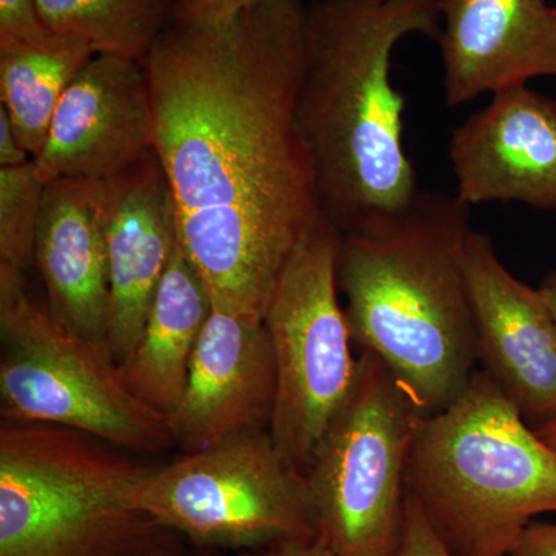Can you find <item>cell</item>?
<instances>
[{
	"instance_id": "6da1fadb",
	"label": "cell",
	"mask_w": 556,
	"mask_h": 556,
	"mask_svg": "<svg viewBox=\"0 0 556 556\" xmlns=\"http://www.w3.org/2000/svg\"><path fill=\"white\" fill-rule=\"evenodd\" d=\"M306 17L302 0H260L169 22L144 61L179 244L214 306L249 320L321 214L298 121Z\"/></svg>"
},
{
	"instance_id": "7a4b0ae2",
	"label": "cell",
	"mask_w": 556,
	"mask_h": 556,
	"mask_svg": "<svg viewBox=\"0 0 556 556\" xmlns=\"http://www.w3.org/2000/svg\"><path fill=\"white\" fill-rule=\"evenodd\" d=\"M438 0H317L306 17L298 121L320 211L348 233L404 211L420 192L404 146L405 94L391 56L413 33L438 38Z\"/></svg>"
},
{
	"instance_id": "3957f363",
	"label": "cell",
	"mask_w": 556,
	"mask_h": 556,
	"mask_svg": "<svg viewBox=\"0 0 556 556\" xmlns=\"http://www.w3.org/2000/svg\"><path fill=\"white\" fill-rule=\"evenodd\" d=\"M470 232V206L420 190L404 211L342 233L338 285L353 343L426 416L452 405L478 369L464 266Z\"/></svg>"
},
{
	"instance_id": "277c9868",
	"label": "cell",
	"mask_w": 556,
	"mask_h": 556,
	"mask_svg": "<svg viewBox=\"0 0 556 556\" xmlns=\"http://www.w3.org/2000/svg\"><path fill=\"white\" fill-rule=\"evenodd\" d=\"M407 492L455 556H508L556 514V453L486 372L417 430Z\"/></svg>"
},
{
	"instance_id": "5b68a950",
	"label": "cell",
	"mask_w": 556,
	"mask_h": 556,
	"mask_svg": "<svg viewBox=\"0 0 556 556\" xmlns=\"http://www.w3.org/2000/svg\"><path fill=\"white\" fill-rule=\"evenodd\" d=\"M73 428L2 422L0 556H149L175 533L126 496L153 466Z\"/></svg>"
},
{
	"instance_id": "8992f818",
	"label": "cell",
	"mask_w": 556,
	"mask_h": 556,
	"mask_svg": "<svg viewBox=\"0 0 556 556\" xmlns=\"http://www.w3.org/2000/svg\"><path fill=\"white\" fill-rule=\"evenodd\" d=\"M2 422L73 428L126 452L177 447L169 417L124 382L109 348L73 331L25 288L22 270L0 265Z\"/></svg>"
},
{
	"instance_id": "52a82bcc",
	"label": "cell",
	"mask_w": 556,
	"mask_h": 556,
	"mask_svg": "<svg viewBox=\"0 0 556 556\" xmlns=\"http://www.w3.org/2000/svg\"><path fill=\"white\" fill-rule=\"evenodd\" d=\"M126 500L201 546L258 548L320 536L308 477L269 430L240 431L153 466Z\"/></svg>"
},
{
	"instance_id": "ba28073f",
	"label": "cell",
	"mask_w": 556,
	"mask_h": 556,
	"mask_svg": "<svg viewBox=\"0 0 556 556\" xmlns=\"http://www.w3.org/2000/svg\"><path fill=\"white\" fill-rule=\"evenodd\" d=\"M354 386L306 470L320 535L338 556H397L409 452L426 419L378 357L361 351Z\"/></svg>"
},
{
	"instance_id": "9c48e42d",
	"label": "cell",
	"mask_w": 556,
	"mask_h": 556,
	"mask_svg": "<svg viewBox=\"0 0 556 556\" xmlns=\"http://www.w3.org/2000/svg\"><path fill=\"white\" fill-rule=\"evenodd\" d=\"M340 244L342 232L320 214L289 254L263 316L277 367L269 431L305 473L357 375L339 300Z\"/></svg>"
},
{
	"instance_id": "30bf717a",
	"label": "cell",
	"mask_w": 556,
	"mask_h": 556,
	"mask_svg": "<svg viewBox=\"0 0 556 556\" xmlns=\"http://www.w3.org/2000/svg\"><path fill=\"white\" fill-rule=\"evenodd\" d=\"M464 266L482 371L541 427L556 417V318L538 288L504 266L486 233H468Z\"/></svg>"
},
{
	"instance_id": "8fae6325",
	"label": "cell",
	"mask_w": 556,
	"mask_h": 556,
	"mask_svg": "<svg viewBox=\"0 0 556 556\" xmlns=\"http://www.w3.org/2000/svg\"><path fill=\"white\" fill-rule=\"evenodd\" d=\"M155 150V115L144 64L97 54L80 70L54 112L39 177L102 181Z\"/></svg>"
},
{
	"instance_id": "7c38bea8",
	"label": "cell",
	"mask_w": 556,
	"mask_h": 556,
	"mask_svg": "<svg viewBox=\"0 0 556 556\" xmlns=\"http://www.w3.org/2000/svg\"><path fill=\"white\" fill-rule=\"evenodd\" d=\"M109 262L108 348L116 364L134 353L179 243L174 199L155 150L97 181Z\"/></svg>"
},
{
	"instance_id": "4fadbf2b",
	"label": "cell",
	"mask_w": 556,
	"mask_h": 556,
	"mask_svg": "<svg viewBox=\"0 0 556 556\" xmlns=\"http://www.w3.org/2000/svg\"><path fill=\"white\" fill-rule=\"evenodd\" d=\"M450 163L467 206L556 211V100L527 84L497 91L453 130Z\"/></svg>"
},
{
	"instance_id": "5bb4252c",
	"label": "cell",
	"mask_w": 556,
	"mask_h": 556,
	"mask_svg": "<svg viewBox=\"0 0 556 556\" xmlns=\"http://www.w3.org/2000/svg\"><path fill=\"white\" fill-rule=\"evenodd\" d=\"M277 367L265 324L214 306L169 424L177 447L203 450L230 434L269 430Z\"/></svg>"
},
{
	"instance_id": "9a60e30c",
	"label": "cell",
	"mask_w": 556,
	"mask_h": 556,
	"mask_svg": "<svg viewBox=\"0 0 556 556\" xmlns=\"http://www.w3.org/2000/svg\"><path fill=\"white\" fill-rule=\"evenodd\" d=\"M445 101L452 108L556 78V5L546 0H438Z\"/></svg>"
},
{
	"instance_id": "2e32d148",
	"label": "cell",
	"mask_w": 556,
	"mask_h": 556,
	"mask_svg": "<svg viewBox=\"0 0 556 556\" xmlns=\"http://www.w3.org/2000/svg\"><path fill=\"white\" fill-rule=\"evenodd\" d=\"M35 260L54 317L108 346L109 262L97 181L47 182Z\"/></svg>"
},
{
	"instance_id": "e0dca14e",
	"label": "cell",
	"mask_w": 556,
	"mask_h": 556,
	"mask_svg": "<svg viewBox=\"0 0 556 556\" xmlns=\"http://www.w3.org/2000/svg\"><path fill=\"white\" fill-rule=\"evenodd\" d=\"M212 309L214 302L203 278L178 243L138 345L119 365L135 396L163 415L174 412L185 393L190 364Z\"/></svg>"
},
{
	"instance_id": "ac0fdd59",
	"label": "cell",
	"mask_w": 556,
	"mask_h": 556,
	"mask_svg": "<svg viewBox=\"0 0 556 556\" xmlns=\"http://www.w3.org/2000/svg\"><path fill=\"white\" fill-rule=\"evenodd\" d=\"M97 56L86 42L50 33L35 42L0 47V94L22 148L36 159L73 79Z\"/></svg>"
},
{
	"instance_id": "d6986e66",
	"label": "cell",
	"mask_w": 556,
	"mask_h": 556,
	"mask_svg": "<svg viewBox=\"0 0 556 556\" xmlns=\"http://www.w3.org/2000/svg\"><path fill=\"white\" fill-rule=\"evenodd\" d=\"M174 0H36L47 30L86 42L94 54L144 64L170 22Z\"/></svg>"
},
{
	"instance_id": "ffe728a7",
	"label": "cell",
	"mask_w": 556,
	"mask_h": 556,
	"mask_svg": "<svg viewBox=\"0 0 556 556\" xmlns=\"http://www.w3.org/2000/svg\"><path fill=\"white\" fill-rule=\"evenodd\" d=\"M46 182L35 163L0 167V265L24 273L35 258Z\"/></svg>"
},
{
	"instance_id": "44dd1931",
	"label": "cell",
	"mask_w": 556,
	"mask_h": 556,
	"mask_svg": "<svg viewBox=\"0 0 556 556\" xmlns=\"http://www.w3.org/2000/svg\"><path fill=\"white\" fill-rule=\"evenodd\" d=\"M50 33L36 0H0V47L35 42Z\"/></svg>"
},
{
	"instance_id": "7402d4cb",
	"label": "cell",
	"mask_w": 556,
	"mask_h": 556,
	"mask_svg": "<svg viewBox=\"0 0 556 556\" xmlns=\"http://www.w3.org/2000/svg\"><path fill=\"white\" fill-rule=\"evenodd\" d=\"M397 556H455L439 540L419 504L408 492Z\"/></svg>"
},
{
	"instance_id": "603a6c76",
	"label": "cell",
	"mask_w": 556,
	"mask_h": 556,
	"mask_svg": "<svg viewBox=\"0 0 556 556\" xmlns=\"http://www.w3.org/2000/svg\"><path fill=\"white\" fill-rule=\"evenodd\" d=\"M257 2L260 0H174L170 22L193 24V22L225 20Z\"/></svg>"
},
{
	"instance_id": "cb8c5ba5",
	"label": "cell",
	"mask_w": 556,
	"mask_h": 556,
	"mask_svg": "<svg viewBox=\"0 0 556 556\" xmlns=\"http://www.w3.org/2000/svg\"><path fill=\"white\" fill-rule=\"evenodd\" d=\"M508 556H556V525L530 522Z\"/></svg>"
},
{
	"instance_id": "d4e9b609",
	"label": "cell",
	"mask_w": 556,
	"mask_h": 556,
	"mask_svg": "<svg viewBox=\"0 0 556 556\" xmlns=\"http://www.w3.org/2000/svg\"><path fill=\"white\" fill-rule=\"evenodd\" d=\"M30 153L22 148L9 112L0 108V167H16L31 161Z\"/></svg>"
},
{
	"instance_id": "484cf974",
	"label": "cell",
	"mask_w": 556,
	"mask_h": 556,
	"mask_svg": "<svg viewBox=\"0 0 556 556\" xmlns=\"http://www.w3.org/2000/svg\"><path fill=\"white\" fill-rule=\"evenodd\" d=\"M255 556H338L324 535L314 541H283Z\"/></svg>"
},
{
	"instance_id": "4316f807",
	"label": "cell",
	"mask_w": 556,
	"mask_h": 556,
	"mask_svg": "<svg viewBox=\"0 0 556 556\" xmlns=\"http://www.w3.org/2000/svg\"><path fill=\"white\" fill-rule=\"evenodd\" d=\"M538 291H540L541 298L544 299L548 309L552 311V314H554L556 318V269L548 273L546 278L541 281Z\"/></svg>"
},
{
	"instance_id": "83f0119b",
	"label": "cell",
	"mask_w": 556,
	"mask_h": 556,
	"mask_svg": "<svg viewBox=\"0 0 556 556\" xmlns=\"http://www.w3.org/2000/svg\"><path fill=\"white\" fill-rule=\"evenodd\" d=\"M541 439L556 453V417L543 426L535 428Z\"/></svg>"
},
{
	"instance_id": "f1b7e54d",
	"label": "cell",
	"mask_w": 556,
	"mask_h": 556,
	"mask_svg": "<svg viewBox=\"0 0 556 556\" xmlns=\"http://www.w3.org/2000/svg\"><path fill=\"white\" fill-rule=\"evenodd\" d=\"M149 556H179V552L177 546L161 548V551L153 552L152 555Z\"/></svg>"
}]
</instances>
